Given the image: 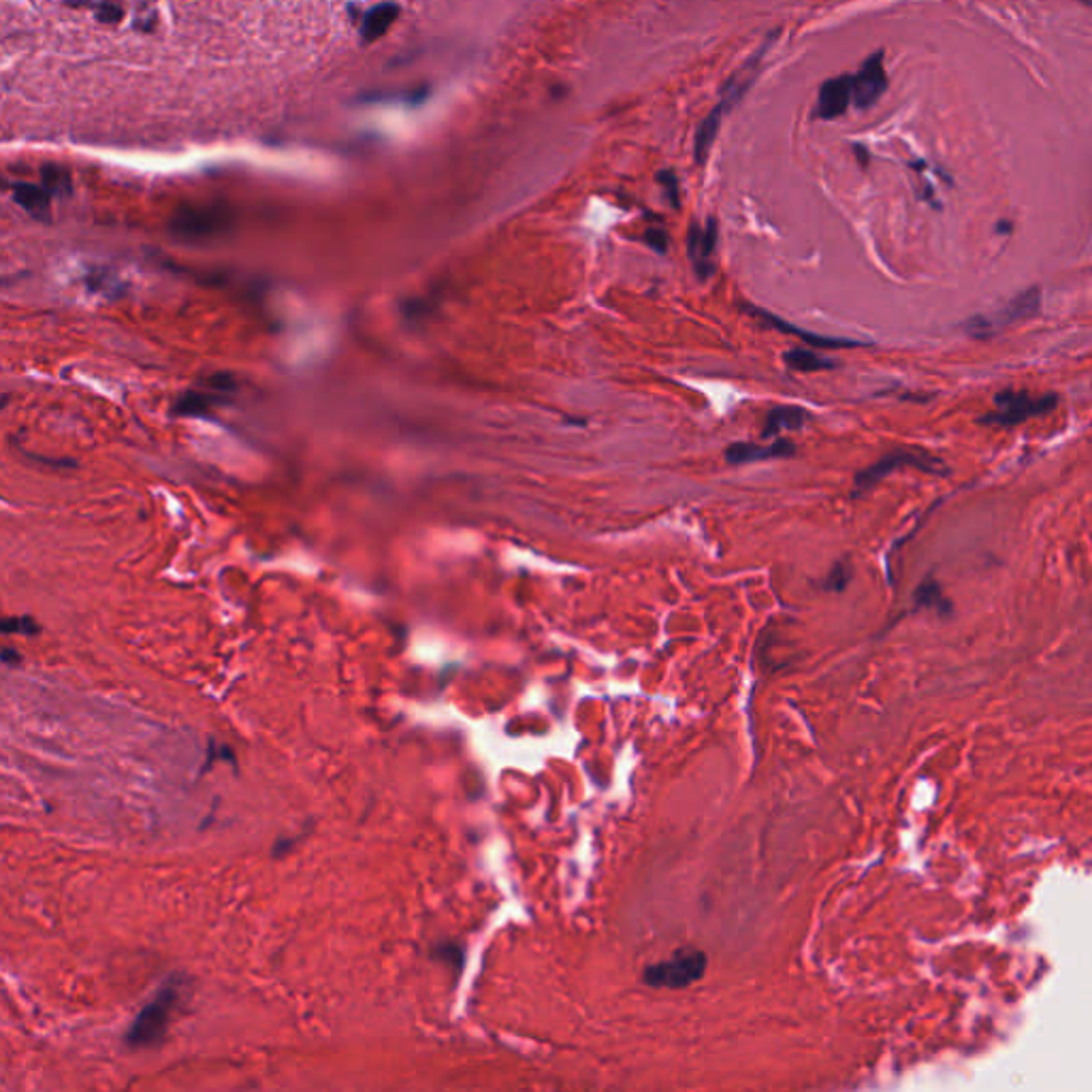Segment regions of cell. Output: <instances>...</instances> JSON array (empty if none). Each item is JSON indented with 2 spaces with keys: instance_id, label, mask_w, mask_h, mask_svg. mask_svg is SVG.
Masks as SVG:
<instances>
[{
  "instance_id": "obj_6",
  "label": "cell",
  "mask_w": 1092,
  "mask_h": 1092,
  "mask_svg": "<svg viewBox=\"0 0 1092 1092\" xmlns=\"http://www.w3.org/2000/svg\"><path fill=\"white\" fill-rule=\"evenodd\" d=\"M854 105L858 109H869L887 90V75L884 69V52L871 54L856 75H851Z\"/></svg>"
},
{
  "instance_id": "obj_22",
  "label": "cell",
  "mask_w": 1092,
  "mask_h": 1092,
  "mask_svg": "<svg viewBox=\"0 0 1092 1092\" xmlns=\"http://www.w3.org/2000/svg\"><path fill=\"white\" fill-rule=\"evenodd\" d=\"M120 18H122V9L117 7V4L111 3V0H105V3L99 7V19H101V22L114 24Z\"/></svg>"
},
{
  "instance_id": "obj_7",
  "label": "cell",
  "mask_w": 1092,
  "mask_h": 1092,
  "mask_svg": "<svg viewBox=\"0 0 1092 1092\" xmlns=\"http://www.w3.org/2000/svg\"><path fill=\"white\" fill-rule=\"evenodd\" d=\"M743 310L749 316H752V318L758 320V323H762L764 326H770V329H777L779 333H785V335H796V338L803 340L804 344H809L811 348L836 350V348H858V346H864V344H862V341H856V340L826 338V335L813 333V331L800 329V326L785 323V320L779 318V316L770 314V312H767V310H762V308H755V305H743Z\"/></svg>"
},
{
  "instance_id": "obj_1",
  "label": "cell",
  "mask_w": 1092,
  "mask_h": 1092,
  "mask_svg": "<svg viewBox=\"0 0 1092 1092\" xmlns=\"http://www.w3.org/2000/svg\"><path fill=\"white\" fill-rule=\"evenodd\" d=\"M994 410L979 418V425L986 427H1009L1020 425V423L1028 421L1035 416H1045L1056 410L1058 406V397L1054 393H1043V395H1035L1030 391H1001L994 395Z\"/></svg>"
},
{
  "instance_id": "obj_8",
  "label": "cell",
  "mask_w": 1092,
  "mask_h": 1092,
  "mask_svg": "<svg viewBox=\"0 0 1092 1092\" xmlns=\"http://www.w3.org/2000/svg\"><path fill=\"white\" fill-rule=\"evenodd\" d=\"M227 228V216L221 209L186 207L176 213L171 221V231L183 239H206L222 233Z\"/></svg>"
},
{
  "instance_id": "obj_19",
  "label": "cell",
  "mask_w": 1092,
  "mask_h": 1092,
  "mask_svg": "<svg viewBox=\"0 0 1092 1092\" xmlns=\"http://www.w3.org/2000/svg\"><path fill=\"white\" fill-rule=\"evenodd\" d=\"M851 580V568L847 561H839L826 579V589L828 591H843Z\"/></svg>"
},
{
  "instance_id": "obj_5",
  "label": "cell",
  "mask_w": 1092,
  "mask_h": 1092,
  "mask_svg": "<svg viewBox=\"0 0 1092 1092\" xmlns=\"http://www.w3.org/2000/svg\"><path fill=\"white\" fill-rule=\"evenodd\" d=\"M1039 303H1041L1039 288L1024 290V293H1020L1018 297L1009 301L1001 312L990 316V318L988 316H973V318L967 323L969 335H973V338H986V335H990V331L1005 329V326H1012L1015 323H1022V320H1027V318H1033V316L1039 312Z\"/></svg>"
},
{
  "instance_id": "obj_23",
  "label": "cell",
  "mask_w": 1092,
  "mask_h": 1092,
  "mask_svg": "<svg viewBox=\"0 0 1092 1092\" xmlns=\"http://www.w3.org/2000/svg\"><path fill=\"white\" fill-rule=\"evenodd\" d=\"M856 152H858V158H860V162H862V165L866 167V162H869V156H866V150H864V147L856 146Z\"/></svg>"
},
{
  "instance_id": "obj_9",
  "label": "cell",
  "mask_w": 1092,
  "mask_h": 1092,
  "mask_svg": "<svg viewBox=\"0 0 1092 1092\" xmlns=\"http://www.w3.org/2000/svg\"><path fill=\"white\" fill-rule=\"evenodd\" d=\"M715 246H717L715 218H708L704 224H698V222L690 224V231H687V252H690L693 272H696V275L700 280L711 278L713 272H715V265H713Z\"/></svg>"
},
{
  "instance_id": "obj_16",
  "label": "cell",
  "mask_w": 1092,
  "mask_h": 1092,
  "mask_svg": "<svg viewBox=\"0 0 1092 1092\" xmlns=\"http://www.w3.org/2000/svg\"><path fill=\"white\" fill-rule=\"evenodd\" d=\"M221 401H222L221 393H218V395H213V393H206V391H191V393H186V395H182L180 400H177V403H176V415H182V416H207L209 412H212L213 408H216Z\"/></svg>"
},
{
  "instance_id": "obj_10",
  "label": "cell",
  "mask_w": 1092,
  "mask_h": 1092,
  "mask_svg": "<svg viewBox=\"0 0 1092 1092\" xmlns=\"http://www.w3.org/2000/svg\"><path fill=\"white\" fill-rule=\"evenodd\" d=\"M796 455V444L788 438H777L768 446H759L752 442H737L729 444L723 453L729 466H744V463L767 461V459H788Z\"/></svg>"
},
{
  "instance_id": "obj_13",
  "label": "cell",
  "mask_w": 1092,
  "mask_h": 1092,
  "mask_svg": "<svg viewBox=\"0 0 1092 1092\" xmlns=\"http://www.w3.org/2000/svg\"><path fill=\"white\" fill-rule=\"evenodd\" d=\"M397 15H400V7L395 3H380L371 7L361 22V37L365 43H374L376 39H380L393 26Z\"/></svg>"
},
{
  "instance_id": "obj_11",
  "label": "cell",
  "mask_w": 1092,
  "mask_h": 1092,
  "mask_svg": "<svg viewBox=\"0 0 1092 1092\" xmlns=\"http://www.w3.org/2000/svg\"><path fill=\"white\" fill-rule=\"evenodd\" d=\"M854 103V90H851V75H839V78L824 81L819 88L818 107H815L813 116L819 120H836L847 111V107Z\"/></svg>"
},
{
  "instance_id": "obj_14",
  "label": "cell",
  "mask_w": 1092,
  "mask_h": 1092,
  "mask_svg": "<svg viewBox=\"0 0 1092 1092\" xmlns=\"http://www.w3.org/2000/svg\"><path fill=\"white\" fill-rule=\"evenodd\" d=\"M785 365L792 371H803V374H815V371H828L834 370L836 363L828 356H821L818 350L811 348H792L783 355Z\"/></svg>"
},
{
  "instance_id": "obj_15",
  "label": "cell",
  "mask_w": 1092,
  "mask_h": 1092,
  "mask_svg": "<svg viewBox=\"0 0 1092 1092\" xmlns=\"http://www.w3.org/2000/svg\"><path fill=\"white\" fill-rule=\"evenodd\" d=\"M13 198L18 206H22L33 216H45L49 212V192L45 188L34 186V183L18 182L11 186Z\"/></svg>"
},
{
  "instance_id": "obj_3",
  "label": "cell",
  "mask_w": 1092,
  "mask_h": 1092,
  "mask_svg": "<svg viewBox=\"0 0 1092 1092\" xmlns=\"http://www.w3.org/2000/svg\"><path fill=\"white\" fill-rule=\"evenodd\" d=\"M898 467H916V469H920V472L935 474V476H947L949 474L946 463H943L941 459L932 457L931 453L902 448V451L887 453V455L881 457L879 461H875L872 466L858 472V476H856V481H854V493L862 495V493L871 491L872 487H877V484L884 481L886 476H890L892 472H896Z\"/></svg>"
},
{
  "instance_id": "obj_21",
  "label": "cell",
  "mask_w": 1092,
  "mask_h": 1092,
  "mask_svg": "<svg viewBox=\"0 0 1092 1092\" xmlns=\"http://www.w3.org/2000/svg\"><path fill=\"white\" fill-rule=\"evenodd\" d=\"M642 239H645L647 246H649L651 250H655V252L663 254L668 250V233L663 231V228H657V227L647 228L645 237Z\"/></svg>"
},
{
  "instance_id": "obj_2",
  "label": "cell",
  "mask_w": 1092,
  "mask_h": 1092,
  "mask_svg": "<svg viewBox=\"0 0 1092 1092\" xmlns=\"http://www.w3.org/2000/svg\"><path fill=\"white\" fill-rule=\"evenodd\" d=\"M707 954L698 947H681L668 961L653 962L642 971V982L653 988L681 990L696 984L707 971Z\"/></svg>"
},
{
  "instance_id": "obj_17",
  "label": "cell",
  "mask_w": 1092,
  "mask_h": 1092,
  "mask_svg": "<svg viewBox=\"0 0 1092 1092\" xmlns=\"http://www.w3.org/2000/svg\"><path fill=\"white\" fill-rule=\"evenodd\" d=\"M916 602L920 606H931V609H937V610H949V602L946 595H943L941 587H939V583L932 579V576H928V579L917 587Z\"/></svg>"
},
{
  "instance_id": "obj_18",
  "label": "cell",
  "mask_w": 1092,
  "mask_h": 1092,
  "mask_svg": "<svg viewBox=\"0 0 1092 1092\" xmlns=\"http://www.w3.org/2000/svg\"><path fill=\"white\" fill-rule=\"evenodd\" d=\"M657 183L663 188V192H666L668 201H670L672 207H681V188H678V177L675 171L670 169H663L657 173Z\"/></svg>"
},
{
  "instance_id": "obj_12",
  "label": "cell",
  "mask_w": 1092,
  "mask_h": 1092,
  "mask_svg": "<svg viewBox=\"0 0 1092 1092\" xmlns=\"http://www.w3.org/2000/svg\"><path fill=\"white\" fill-rule=\"evenodd\" d=\"M811 421V415L798 406H777L767 415L762 427V438H777L783 431H798Z\"/></svg>"
},
{
  "instance_id": "obj_20",
  "label": "cell",
  "mask_w": 1092,
  "mask_h": 1092,
  "mask_svg": "<svg viewBox=\"0 0 1092 1092\" xmlns=\"http://www.w3.org/2000/svg\"><path fill=\"white\" fill-rule=\"evenodd\" d=\"M3 632L4 634H34L37 632V624H34L33 619H28V617H18V619H4L3 621Z\"/></svg>"
},
{
  "instance_id": "obj_4",
  "label": "cell",
  "mask_w": 1092,
  "mask_h": 1092,
  "mask_svg": "<svg viewBox=\"0 0 1092 1092\" xmlns=\"http://www.w3.org/2000/svg\"><path fill=\"white\" fill-rule=\"evenodd\" d=\"M177 999H180V986L176 982H169L165 988H161V992L135 1018L129 1035H126V1043L131 1048H150V1045L158 1043L165 1035Z\"/></svg>"
}]
</instances>
